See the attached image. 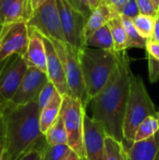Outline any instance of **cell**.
Wrapping results in <instances>:
<instances>
[{
  "label": "cell",
  "mask_w": 159,
  "mask_h": 160,
  "mask_svg": "<svg viewBox=\"0 0 159 160\" xmlns=\"http://www.w3.org/2000/svg\"><path fill=\"white\" fill-rule=\"evenodd\" d=\"M130 58L127 50L117 52V64L101 91L89 104L92 116L107 136L124 143V121L130 89Z\"/></svg>",
  "instance_id": "1"
},
{
  "label": "cell",
  "mask_w": 159,
  "mask_h": 160,
  "mask_svg": "<svg viewBox=\"0 0 159 160\" xmlns=\"http://www.w3.org/2000/svg\"><path fill=\"white\" fill-rule=\"evenodd\" d=\"M40 110L37 101L17 105L9 101L3 115L4 146L10 159L16 160L45 139L39 125Z\"/></svg>",
  "instance_id": "2"
},
{
  "label": "cell",
  "mask_w": 159,
  "mask_h": 160,
  "mask_svg": "<svg viewBox=\"0 0 159 160\" xmlns=\"http://www.w3.org/2000/svg\"><path fill=\"white\" fill-rule=\"evenodd\" d=\"M80 61L86 91L91 100L104 87L117 64V52L84 47Z\"/></svg>",
  "instance_id": "3"
},
{
  "label": "cell",
  "mask_w": 159,
  "mask_h": 160,
  "mask_svg": "<svg viewBox=\"0 0 159 160\" xmlns=\"http://www.w3.org/2000/svg\"><path fill=\"white\" fill-rule=\"evenodd\" d=\"M155 104L149 96L142 77L131 74L129 96L124 121V146L129 148L135 141L140 125L149 116L157 117ZM127 149V148H126Z\"/></svg>",
  "instance_id": "4"
},
{
  "label": "cell",
  "mask_w": 159,
  "mask_h": 160,
  "mask_svg": "<svg viewBox=\"0 0 159 160\" xmlns=\"http://www.w3.org/2000/svg\"><path fill=\"white\" fill-rule=\"evenodd\" d=\"M64 66L69 95L79 99L86 109L90 99L86 91L80 61V50L67 42L49 38Z\"/></svg>",
  "instance_id": "5"
},
{
  "label": "cell",
  "mask_w": 159,
  "mask_h": 160,
  "mask_svg": "<svg viewBox=\"0 0 159 160\" xmlns=\"http://www.w3.org/2000/svg\"><path fill=\"white\" fill-rule=\"evenodd\" d=\"M67 133V145L85 160L84 147V116L86 109L82 103L69 96H63V103L60 112Z\"/></svg>",
  "instance_id": "6"
},
{
  "label": "cell",
  "mask_w": 159,
  "mask_h": 160,
  "mask_svg": "<svg viewBox=\"0 0 159 160\" xmlns=\"http://www.w3.org/2000/svg\"><path fill=\"white\" fill-rule=\"evenodd\" d=\"M42 36L62 42H67L62 28L56 0H47L27 22Z\"/></svg>",
  "instance_id": "7"
},
{
  "label": "cell",
  "mask_w": 159,
  "mask_h": 160,
  "mask_svg": "<svg viewBox=\"0 0 159 160\" xmlns=\"http://www.w3.org/2000/svg\"><path fill=\"white\" fill-rule=\"evenodd\" d=\"M62 28L67 43L82 50L85 47L84 30L87 19L67 0H56Z\"/></svg>",
  "instance_id": "8"
},
{
  "label": "cell",
  "mask_w": 159,
  "mask_h": 160,
  "mask_svg": "<svg viewBox=\"0 0 159 160\" xmlns=\"http://www.w3.org/2000/svg\"><path fill=\"white\" fill-rule=\"evenodd\" d=\"M29 42V28L25 21L3 25L0 33V64L9 56L26 53Z\"/></svg>",
  "instance_id": "9"
},
{
  "label": "cell",
  "mask_w": 159,
  "mask_h": 160,
  "mask_svg": "<svg viewBox=\"0 0 159 160\" xmlns=\"http://www.w3.org/2000/svg\"><path fill=\"white\" fill-rule=\"evenodd\" d=\"M28 66L22 55L15 53L0 64V96L10 101L17 92Z\"/></svg>",
  "instance_id": "10"
},
{
  "label": "cell",
  "mask_w": 159,
  "mask_h": 160,
  "mask_svg": "<svg viewBox=\"0 0 159 160\" xmlns=\"http://www.w3.org/2000/svg\"><path fill=\"white\" fill-rule=\"evenodd\" d=\"M49 82L47 73L36 68L28 67L17 92L10 101L17 105L37 101L40 92Z\"/></svg>",
  "instance_id": "11"
},
{
  "label": "cell",
  "mask_w": 159,
  "mask_h": 160,
  "mask_svg": "<svg viewBox=\"0 0 159 160\" xmlns=\"http://www.w3.org/2000/svg\"><path fill=\"white\" fill-rule=\"evenodd\" d=\"M107 134L103 127L87 114L84 116L85 160H103Z\"/></svg>",
  "instance_id": "12"
},
{
  "label": "cell",
  "mask_w": 159,
  "mask_h": 160,
  "mask_svg": "<svg viewBox=\"0 0 159 160\" xmlns=\"http://www.w3.org/2000/svg\"><path fill=\"white\" fill-rule=\"evenodd\" d=\"M42 38L44 40L47 53V75L49 81L55 86L57 91L62 96L69 95V89L67 82L64 66L56 52V50L48 38L44 36H42Z\"/></svg>",
  "instance_id": "13"
},
{
  "label": "cell",
  "mask_w": 159,
  "mask_h": 160,
  "mask_svg": "<svg viewBox=\"0 0 159 160\" xmlns=\"http://www.w3.org/2000/svg\"><path fill=\"white\" fill-rule=\"evenodd\" d=\"M29 42L23 58L28 67L36 68L47 73V53L41 34L29 26Z\"/></svg>",
  "instance_id": "14"
},
{
  "label": "cell",
  "mask_w": 159,
  "mask_h": 160,
  "mask_svg": "<svg viewBox=\"0 0 159 160\" xmlns=\"http://www.w3.org/2000/svg\"><path fill=\"white\" fill-rule=\"evenodd\" d=\"M126 151L127 160H159V131L152 138L134 142Z\"/></svg>",
  "instance_id": "15"
},
{
  "label": "cell",
  "mask_w": 159,
  "mask_h": 160,
  "mask_svg": "<svg viewBox=\"0 0 159 160\" xmlns=\"http://www.w3.org/2000/svg\"><path fill=\"white\" fill-rule=\"evenodd\" d=\"M25 0H0V22L3 25L24 21Z\"/></svg>",
  "instance_id": "16"
},
{
  "label": "cell",
  "mask_w": 159,
  "mask_h": 160,
  "mask_svg": "<svg viewBox=\"0 0 159 160\" xmlns=\"http://www.w3.org/2000/svg\"><path fill=\"white\" fill-rule=\"evenodd\" d=\"M63 103V96L57 92L52 99L42 109L39 113V125L40 130L45 134L48 129L55 123L60 115L61 107Z\"/></svg>",
  "instance_id": "17"
},
{
  "label": "cell",
  "mask_w": 159,
  "mask_h": 160,
  "mask_svg": "<svg viewBox=\"0 0 159 160\" xmlns=\"http://www.w3.org/2000/svg\"><path fill=\"white\" fill-rule=\"evenodd\" d=\"M111 18H112V11L110 8L106 5L104 1H101V3L95 9H93L90 17L87 20L85 30H84L85 39L92 33H94L100 27L106 25L111 20Z\"/></svg>",
  "instance_id": "18"
},
{
  "label": "cell",
  "mask_w": 159,
  "mask_h": 160,
  "mask_svg": "<svg viewBox=\"0 0 159 160\" xmlns=\"http://www.w3.org/2000/svg\"><path fill=\"white\" fill-rule=\"evenodd\" d=\"M85 46L90 48L115 52L113 38L108 24L100 27L99 29L92 33L85 39Z\"/></svg>",
  "instance_id": "19"
},
{
  "label": "cell",
  "mask_w": 159,
  "mask_h": 160,
  "mask_svg": "<svg viewBox=\"0 0 159 160\" xmlns=\"http://www.w3.org/2000/svg\"><path fill=\"white\" fill-rule=\"evenodd\" d=\"M113 38L115 52L125 51L127 49V33L120 14H112V18L107 23Z\"/></svg>",
  "instance_id": "20"
},
{
  "label": "cell",
  "mask_w": 159,
  "mask_h": 160,
  "mask_svg": "<svg viewBox=\"0 0 159 160\" xmlns=\"http://www.w3.org/2000/svg\"><path fill=\"white\" fill-rule=\"evenodd\" d=\"M44 135L49 145L67 144V133L61 114Z\"/></svg>",
  "instance_id": "21"
},
{
  "label": "cell",
  "mask_w": 159,
  "mask_h": 160,
  "mask_svg": "<svg viewBox=\"0 0 159 160\" xmlns=\"http://www.w3.org/2000/svg\"><path fill=\"white\" fill-rule=\"evenodd\" d=\"M122 19H123V22L125 25L126 33H127V49L139 48V49L146 50L148 40L140 35V33L135 28L132 22V20L126 16H122Z\"/></svg>",
  "instance_id": "22"
},
{
  "label": "cell",
  "mask_w": 159,
  "mask_h": 160,
  "mask_svg": "<svg viewBox=\"0 0 159 160\" xmlns=\"http://www.w3.org/2000/svg\"><path fill=\"white\" fill-rule=\"evenodd\" d=\"M156 21L157 18L144 14H140L134 19H132V22L137 31L142 38H146L147 40H150L152 38Z\"/></svg>",
  "instance_id": "23"
},
{
  "label": "cell",
  "mask_w": 159,
  "mask_h": 160,
  "mask_svg": "<svg viewBox=\"0 0 159 160\" xmlns=\"http://www.w3.org/2000/svg\"><path fill=\"white\" fill-rule=\"evenodd\" d=\"M158 131L159 124L157 117L156 116H149L138 128L134 142L144 141V140H147L149 138H152Z\"/></svg>",
  "instance_id": "24"
},
{
  "label": "cell",
  "mask_w": 159,
  "mask_h": 160,
  "mask_svg": "<svg viewBox=\"0 0 159 160\" xmlns=\"http://www.w3.org/2000/svg\"><path fill=\"white\" fill-rule=\"evenodd\" d=\"M124 149V143L107 136L105 139V151L103 160H121Z\"/></svg>",
  "instance_id": "25"
},
{
  "label": "cell",
  "mask_w": 159,
  "mask_h": 160,
  "mask_svg": "<svg viewBox=\"0 0 159 160\" xmlns=\"http://www.w3.org/2000/svg\"><path fill=\"white\" fill-rule=\"evenodd\" d=\"M72 149L67 144L47 145L42 156V160H64Z\"/></svg>",
  "instance_id": "26"
},
{
  "label": "cell",
  "mask_w": 159,
  "mask_h": 160,
  "mask_svg": "<svg viewBox=\"0 0 159 160\" xmlns=\"http://www.w3.org/2000/svg\"><path fill=\"white\" fill-rule=\"evenodd\" d=\"M47 145H48V143H47V141L45 138L40 142H38L36 146H34L32 149L25 152L23 155H22L16 160H42L43 152Z\"/></svg>",
  "instance_id": "27"
},
{
  "label": "cell",
  "mask_w": 159,
  "mask_h": 160,
  "mask_svg": "<svg viewBox=\"0 0 159 160\" xmlns=\"http://www.w3.org/2000/svg\"><path fill=\"white\" fill-rule=\"evenodd\" d=\"M58 91L55 88V86L51 82H49L44 86V88L42 89V91L40 92V94L38 96V98H37V105L39 107V110H42L52 99V98L54 97V95Z\"/></svg>",
  "instance_id": "28"
},
{
  "label": "cell",
  "mask_w": 159,
  "mask_h": 160,
  "mask_svg": "<svg viewBox=\"0 0 159 160\" xmlns=\"http://www.w3.org/2000/svg\"><path fill=\"white\" fill-rule=\"evenodd\" d=\"M146 55L148 59L149 80L152 83H155L159 80V60L148 52H146Z\"/></svg>",
  "instance_id": "29"
},
{
  "label": "cell",
  "mask_w": 159,
  "mask_h": 160,
  "mask_svg": "<svg viewBox=\"0 0 159 160\" xmlns=\"http://www.w3.org/2000/svg\"><path fill=\"white\" fill-rule=\"evenodd\" d=\"M75 9L80 11L87 20L90 17L93 9L91 8L89 0H67Z\"/></svg>",
  "instance_id": "30"
},
{
  "label": "cell",
  "mask_w": 159,
  "mask_h": 160,
  "mask_svg": "<svg viewBox=\"0 0 159 160\" xmlns=\"http://www.w3.org/2000/svg\"><path fill=\"white\" fill-rule=\"evenodd\" d=\"M47 0H25L24 8V21L27 22L35 14V12L41 7Z\"/></svg>",
  "instance_id": "31"
},
{
  "label": "cell",
  "mask_w": 159,
  "mask_h": 160,
  "mask_svg": "<svg viewBox=\"0 0 159 160\" xmlns=\"http://www.w3.org/2000/svg\"><path fill=\"white\" fill-rule=\"evenodd\" d=\"M136 1L139 6L141 14L149 15L155 18L158 16V11L154 6L152 0H136Z\"/></svg>",
  "instance_id": "32"
},
{
  "label": "cell",
  "mask_w": 159,
  "mask_h": 160,
  "mask_svg": "<svg viewBox=\"0 0 159 160\" xmlns=\"http://www.w3.org/2000/svg\"><path fill=\"white\" fill-rule=\"evenodd\" d=\"M140 14H141V11H140L139 6H138L136 0H128L121 11L122 16H126L131 20Z\"/></svg>",
  "instance_id": "33"
},
{
  "label": "cell",
  "mask_w": 159,
  "mask_h": 160,
  "mask_svg": "<svg viewBox=\"0 0 159 160\" xmlns=\"http://www.w3.org/2000/svg\"><path fill=\"white\" fill-rule=\"evenodd\" d=\"M110 8L112 14L117 13L121 15V11L128 0H102Z\"/></svg>",
  "instance_id": "34"
},
{
  "label": "cell",
  "mask_w": 159,
  "mask_h": 160,
  "mask_svg": "<svg viewBox=\"0 0 159 160\" xmlns=\"http://www.w3.org/2000/svg\"><path fill=\"white\" fill-rule=\"evenodd\" d=\"M146 51L148 53H150L155 58L159 60V42L153 41V40H148Z\"/></svg>",
  "instance_id": "35"
},
{
  "label": "cell",
  "mask_w": 159,
  "mask_h": 160,
  "mask_svg": "<svg viewBox=\"0 0 159 160\" xmlns=\"http://www.w3.org/2000/svg\"><path fill=\"white\" fill-rule=\"evenodd\" d=\"M8 103H9L8 100L5 99L3 97L0 96V117H3V115L8 106Z\"/></svg>",
  "instance_id": "36"
},
{
  "label": "cell",
  "mask_w": 159,
  "mask_h": 160,
  "mask_svg": "<svg viewBox=\"0 0 159 160\" xmlns=\"http://www.w3.org/2000/svg\"><path fill=\"white\" fill-rule=\"evenodd\" d=\"M5 142V127L3 117H0V147L4 145Z\"/></svg>",
  "instance_id": "37"
},
{
  "label": "cell",
  "mask_w": 159,
  "mask_h": 160,
  "mask_svg": "<svg viewBox=\"0 0 159 160\" xmlns=\"http://www.w3.org/2000/svg\"><path fill=\"white\" fill-rule=\"evenodd\" d=\"M150 40L153 41H157L159 42V21L157 19L156 21V24H155V29H154V33L152 36V38Z\"/></svg>",
  "instance_id": "38"
},
{
  "label": "cell",
  "mask_w": 159,
  "mask_h": 160,
  "mask_svg": "<svg viewBox=\"0 0 159 160\" xmlns=\"http://www.w3.org/2000/svg\"><path fill=\"white\" fill-rule=\"evenodd\" d=\"M64 160H82V158L78 155V154H76L74 151H72L66 158Z\"/></svg>",
  "instance_id": "39"
},
{
  "label": "cell",
  "mask_w": 159,
  "mask_h": 160,
  "mask_svg": "<svg viewBox=\"0 0 159 160\" xmlns=\"http://www.w3.org/2000/svg\"><path fill=\"white\" fill-rule=\"evenodd\" d=\"M101 1H102V0H89L91 8H92V9H95V8L101 3Z\"/></svg>",
  "instance_id": "40"
},
{
  "label": "cell",
  "mask_w": 159,
  "mask_h": 160,
  "mask_svg": "<svg viewBox=\"0 0 159 160\" xmlns=\"http://www.w3.org/2000/svg\"><path fill=\"white\" fill-rule=\"evenodd\" d=\"M1 160H11L10 159L9 155H8V153L6 151V149H5V152H4V154H3V156H2V158H1Z\"/></svg>",
  "instance_id": "41"
},
{
  "label": "cell",
  "mask_w": 159,
  "mask_h": 160,
  "mask_svg": "<svg viewBox=\"0 0 159 160\" xmlns=\"http://www.w3.org/2000/svg\"><path fill=\"white\" fill-rule=\"evenodd\" d=\"M152 2H153L154 6L156 7V8H157V11H158V9H159V0H152Z\"/></svg>",
  "instance_id": "42"
},
{
  "label": "cell",
  "mask_w": 159,
  "mask_h": 160,
  "mask_svg": "<svg viewBox=\"0 0 159 160\" xmlns=\"http://www.w3.org/2000/svg\"><path fill=\"white\" fill-rule=\"evenodd\" d=\"M121 160H127V151H126V149H124V151H123L122 159Z\"/></svg>",
  "instance_id": "43"
},
{
  "label": "cell",
  "mask_w": 159,
  "mask_h": 160,
  "mask_svg": "<svg viewBox=\"0 0 159 160\" xmlns=\"http://www.w3.org/2000/svg\"><path fill=\"white\" fill-rule=\"evenodd\" d=\"M4 152H5V146L3 145V146H1V147H0V160H1V158H2V156H3Z\"/></svg>",
  "instance_id": "44"
},
{
  "label": "cell",
  "mask_w": 159,
  "mask_h": 160,
  "mask_svg": "<svg viewBox=\"0 0 159 160\" xmlns=\"http://www.w3.org/2000/svg\"><path fill=\"white\" fill-rule=\"evenodd\" d=\"M2 28H3V24L0 22V33H1V31H2Z\"/></svg>",
  "instance_id": "45"
},
{
  "label": "cell",
  "mask_w": 159,
  "mask_h": 160,
  "mask_svg": "<svg viewBox=\"0 0 159 160\" xmlns=\"http://www.w3.org/2000/svg\"><path fill=\"white\" fill-rule=\"evenodd\" d=\"M157 121H158V124H159V112H157Z\"/></svg>",
  "instance_id": "46"
},
{
  "label": "cell",
  "mask_w": 159,
  "mask_h": 160,
  "mask_svg": "<svg viewBox=\"0 0 159 160\" xmlns=\"http://www.w3.org/2000/svg\"><path fill=\"white\" fill-rule=\"evenodd\" d=\"M157 20H158V21H159V14H158V16L157 17Z\"/></svg>",
  "instance_id": "47"
},
{
  "label": "cell",
  "mask_w": 159,
  "mask_h": 160,
  "mask_svg": "<svg viewBox=\"0 0 159 160\" xmlns=\"http://www.w3.org/2000/svg\"><path fill=\"white\" fill-rule=\"evenodd\" d=\"M158 14H159V9H158Z\"/></svg>",
  "instance_id": "48"
}]
</instances>
